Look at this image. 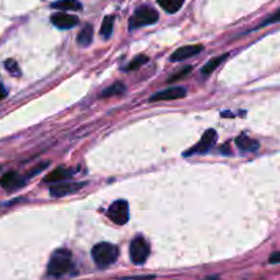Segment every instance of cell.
Segmentation results:
<instances>
[{"mask_svg": "<svg viewBox=\"0 0 280 280\" xmlns=\"http://www.w3.org/2000/svg\"><path fill=\"white\" fill-rule=\"evenodd\" d=\"M73 261L71 253L67 249H57L52 253L48 263V275L52 278H62L71 271Z\"/></svg>", "mask_w": 280, "mask_h": 280, "instance_id": "obj_1", "label": "cell"}, {"mask_svg": "<svg viewBox=\"0 0 280 280\" xmlns=\"http://www.w3.org/2000/svg\"><path fill=\"white\" fill-rule=\"evenodd\" d=\"M118 256H119V249L108 242H100L94 245L92 249V259L94 264L100 268H107L111 264H114L118 260Z\"/></svg>", "mask_w": 280, "mask_h": 280, "instance_id": "obj_2", "label": "cell"}, {"mask_svg": "<svg viewBox=\"0 0 280 280\" xmlns=\"http://www.w3.org/2000/svg\"><path fill=\"white\" fill-rule=\"evenodd\" d=\"M157 21H159V12L155 8H152L149 5H141L130 18L129 27L133 30V29H137L141 26L153 25Z\"/></svg>", "mask_w": 280, "mask_h": 280, "instance_id": "obj_3", "label": "cell"}, {"mask_svg": "<svg viewBox=\"0 0 280 280\" xmlns=\"http://www.w3.org/2000/svg\"><path fill=\"white\" fill-rule=\"evenodd\" d=\"M151 249L149 245L142 237H135L130 244V259L137 265L145 264V261L149 257Z\"/></svg>", "mask_w": 280, "mask_h": 280, "instance_id": "obj_4", "label": "cell"}, {"mask_svg": "<svg viewBox=\"0 0 280 280\" xmlns=\"http://www.w3.org/2000/svg\"><path fill=\"white\" fill-rule=\"evenodd\" d=\"M108 218L114 222L115 224L118 226H125L130 219V213H129V204L125 200H118L115 201L111 207H109L108 212Z\"/></svg>", "mask_w": 280, "mask_h": 280, "instance_id": "obj_5", "label": "cell"}, {"mask_svg": "<svg viewBox=\"0 0 280 280\" xmlns=\"http://www.w3.org/2000/svg\"><path fill=\"white\" fill-rule=\"evenodd\" d=\"M216 140H218V133L213 129L207 130L203 134V137H201V140H200V142H198L197 145L190 148L183 156H192L194 155V153H197V155H200V153H207V152L211 151L213 148V145L216 144Z\"/></svg>", "mask_w": 280, "mask_h": 280, "instance_id": "obj_6", "label": "cell"}, {"mask_svg": "<svg viewBox=\"0 0 280 280\" xmlns=\"http://www.w3.org/2000/svg\"><path fill=\"white\" fill-rule=\"evenodd\" d=\"M88 185V182H70V183H56L53 186L49 187V193L52 197H64V196H70V194H75L79 192L82 187Z\"/></svg>", "mask_w": 280, "mask_h": 280, "instance_id": "obj_7", "label": "cell"}, {"mask_svg": "<svg viewBox=\"0 0 280 280\" xmlns=\"http://www.w3.org/2000/svg\"><path fill=\"white\" fill-rule=\"evenodd\" d=\"M187 90L182 86H174V88H168L157 92L153 96H151L149 101H167V100H178L183 99L186 96Z\"/></svg>", "mask_w": 280, "mask_h": 280, "instance_id": "obj_8", "label": "cell"}, {"mask_svg": "<svg viewBox=\"0 0 280 280\" xmlns=\"http://www.w3.org/2000/svg\"><path fill=\"white\" fill-rule=\"evenodd\" d=\"M52 25L56 26L57 29H63V30H67L71 29L74 26H77L79 23L78 16L71 15V14H66V12H56L51 16Z\"/></svg>", "mask_w": 280, "mask_h": 280, "instance_id": "obj_9", "label": "cell"}, {"mask_svg": "<svg viewBox=\"0 0 280 280\" xmlns=\"http://www.w3.org/2000/svg\"><path fill=\"white\" fill-rule=\"evenodd\" d=\"M26 182H27L26 177H19L15 171H10L5 172L4 175L0 178V186L7 190H16L19 187L25 186Z\"/></svg>", "mask_w": 280, "mask_h": 280, "instance_id": "obj_10", "label": "cell"}, {"mask_svg": "<svg viewBox=\"0 0 280 280\" xmlns=\"http://www.w3.org/2000/svg\"><path fill=\"white\" fill-rule=\"evenodd\" d=\"M203 49L204 47L201 44L185 45V47L178 48L177 51L172 53L171 60L172 62H181V60H185V59H189V57L196 56V55H198Z\"/></svg>", "mask_w": 280, "mask_h": 280, "instance_id": "obj_11", "label": "cell"}, {"mask_svg": "<svg viewBox=\"0 0 280 280\" xmlns=\"http://www.w3.org/2000/svg\"><path fill=\"white\" fill-rule=\"evenodd\" d=\"M71 177H73V170L66 168V167H57L53 171L49 172L48 175H45L42 182L44 183H59V182L70 179Z\"/></svg>", "mask_w": 280, "mask_h": 280, "instance_id": "obj_12", "label": "cell"}, {"mask_svg": "<svg viewBox=\"0 0 280 280\" xmlns=\"http://www.w3.org/2000/svg\"><path fill=\"white\" fill-rule=\"evenodd\" d=\"M93 41V26L86 25L83 26L82 30L78 33L77 42L79 47H88Z\"/></svg>", "mask_w": 280, "mask_h": 280, "instance_id": "obj_13", "label": "cell"}, {"mask_svg": "<svg viewBox=\"0 0 280 280\" xmlns=\"http://www.w3.org/2000/svg\"><path fill=\"white\" fill-rule=\"evenodd\" d=\"M229 56L230 53H223V55H219V56L211 59V60H209V62L201 68V74H203V75H209V74H212L213 71H215V70H216V68H218Z\"/></svg>", "mask_w": 280, "mask_h": 280, "instance_id": "obj_14", "label": "cell"}, {"mask_svg": "<svg viewBox=\"0 0 280 280\" xmlns=\"http://www.w3.org/2000/svg\"><path fill=\"white\" fill-rule=\"evenodd\" d=\"M235 144L239 149L245 152H256L260 148L259 141L253 140V138H248V137H238L235 140Z\"/></svg>", "mask_w": 280, "mask_h": 280, "instance_id": "obj_15", "label": "cell"}, {"mask_svg": "<svg viewBox=\"0 0 280 280\" xmlns=\"http://www.w3.org/2000/svg\"><path fill=\"white\" fill-rule=\"evenodd\" d=\"M52 8L64 11H79L82 8V5L78 0H57L55 3H52Z\"/></svg>", "mask_w": 280, "mask_h": 280, "instance_id": "obj_16", "label": "cell"}, {"mask_svg": "<svg viewBox=\"0 0 280 280\" xmlns=\"http://www.w3.org/2000/svg\"><path fill=\"white\" fill-rule=\"evenodd\" d=\"M157 3L168 14H174V12H178L181 10L185 0H157Z\"/></svg>", "mask_w": 280, "mask_h": 280, "instance_id": "obj_17", "label": "cell"}, {"mask_svg": "<svg viewBox=\"0 0 280 280\" xmlns=\"http://www.w3.org/2000/svg\"><path fill=\"white\" fill-rule=\"evenodd\" d=\"M114 22H115L114 15L105 16V18L103 19V23H101V27H100V36L103 37L104 40H108L109 37L112 36Z\"/></svg>", "mask_w": 280, "mask_h": 280, "instance_id": "obj_18", "label": "cell"}, {"mask_svg": "<svg viewBox=\"0 0 280 280\" xmlns=\"http://www.w3.org/2000/svg\"><path fill=\"white\" fill-rule=\"evenodd\" d=\"M126 92L125 85L122 82H115L114 85H111L109 88H107L105 90H103L101 93V97L105 99V97H112V96H120Z\"/></svg>", "mask_w": 280, "mask_h": 280, "instance_id": "obj_19", "label": "cell"}, {"mask_svg": "<svg viewBox=\"0 0 280 280\" xmlns=\"http://www.w3.org/2000/svg\"><path fill=\"white\" fill-rule=\"evenodd\" d=\"M148 56H145V55H138V56H135L131 62L127 64L125 67L126 71H133V70H137V68H140L141 66H144L145 63H148Z\"/></svg>", "mask_w": 280, "mask_h": 280, "instance_id": "obj_20", "label": "cell"}, {"mask_svg": "<svg viewBox=\"0 0 280 280\" xmlns=\"http://www.w3.org/2000/svg\"><path fill=\"white\" fill-rule=\"evenodd\" d=\"M4 67H5V70L11 74V75H15V77H18V75L21 74L19 66H18V63H16L14 59H7V60L4 62Z\"/></svg>", "mask_w": 280, "mask_h": 280, "instance_id": "obj_21", "label": "cell"}, {"mask_svg": "<svg viewBox=\"0 0 280 280\" xmlns=\"http://www.w3.org/2000/svg\"><path fill=\"white\" fill-rule=\"evenodd\" d=\"M48 167H49V161H44V163H40V164H37L34 168H31L30 171L26 174V175H25L26 179L29 181L30 178L36 177L37 174H40L41 171H44V170H45V168H48Z\"/></svg>", "mask_w": 280, "mask_h": 280, "instance_id": "obj_22", "label": "cell"}, {"mask_svg": "<svg viewBox=\"0 0 280 280\" xmlns=\"http://www.w3.org/2000/svg\"><path fill=\"white\" fill-rule=\"evenodd\" d=\"M190 71H192V67H190V66H187V67L182 68V70H181V71H179V73L174 74V75H172V77L170 78V79H168L167 82H168V83L177 82V81H179V79H182V78H183V77H186L187 74L190 73Z\"/></svg>", "mask_w": 280, "mask_h": 280, "instance_id": "obj_23", "label": "cell"}, {"mask_svg": "<svg viewBox=\"0 0 280 280\" xmlns=\"http://www.w3.org/2000/svg\"><path fill=\"white\" fill-rule=\"evenodd\" d=\"M276 22H280V10H278L276 12H274L272 15H270L264 22H261V25L260 27H263V26H267V25H271V23H276Z\"/></svg>", "mask_w": 280, "mask_h": 280, "instance_id": "obj_24", "label": "cell"}, {"mask_svg": "<svg viewBox=\"0 0 280 280\" xmlns=\"http://www.w3.org/2000/svg\"><path fill=\"white\" fill-rule=\"evenodd\" d=\"M270 264H280V250L271 255Z\"/></svg>", "mask_w": 280, "mask_h": 280, "instance_id": "obj_25", "label": "cell"}, {"mask_svg": "<svg viewBox=\"0 0 280 280\" xmlns=\"http://www.w3.org/2000/svg\"><path fill=\"white\" fill-rule=\"evenodd\" d=\"M7 97V89L4 88V85L0 82V101L4 100Z\"/></svg>", "mask_w": 280, "mask_h": 280, "instance_id": "obj_26", "label": "cell"}, {"mask_svg": "<svg viewBox=\"0 0 280 280\" xmlns=\"http://www.w3.org/2000/svg\"><path fill=\"white\" fill-rule=\"evenodd\" d=\"M205 280H218V278H216V276H213V278H211V279H205Z\"/></svg>", "mask_w": 280, "mask_h": 280, "instance_id": "obj_27", "label": "cell"}]
</instances>
